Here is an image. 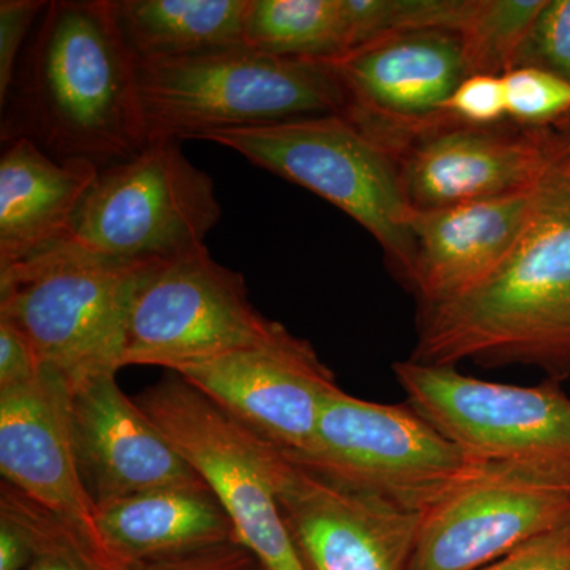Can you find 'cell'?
Instances as JSON below:
<instances>
[{"label": "cell", "mask_w": 570, "mask_h": 570, "mask_svg": "<svg viewBox=\"0 0 570 570\" xmlns=\"http://www.w3.org/2000/svg\"><path fill=\"white\" fill-rule=\"evenodd\" d=\"M2 107V142L28 138L52 159L99 170L148 145L137 66L111 0H52Z\"/></svg>", "instance_id": "obj_1"}, {"label": "cell", "mask_w": 570, "mask_h": 570, "mask_svg": "<svg viewBox=\"0 0 570 570\" xmlns=\"http://www.w3.org/2000/svg\"><path fill=\"white\" fill-rule=\"evenodd\" d=\"M412 362L535 366L570 377V181L540 184L530 219L505 261L466 294L419 307Z\"/></svg>", "instance_id": "obj_2"}, {"label": "cell", "mask_w": 570, "mask_h": 570, "mask_svg": "<svg viewBox=\"0 0 570 570\" xmlns=\"http://www.w3.org/2000/svg\"><path fill=\"white\" fill-rule=\"evenodd\" d=\"M135 66L149 140H200L220 130L347 112L332 62L238 47Z\"/></svg>", "instance_id": "obj_3"}, {"label": "cell", "mask_w": 570, "mask_h": 570, "mask_svg": "<svg viewBox=\"0 0 570 570\" xmlns=\"http://www.w3.org/2000/svg\"><path fill=\"white\" fill-rule=\"evenodd\" d=\"M151 264L108 261L69 239L0 269V321L69 387L118 374L135 294Z\"/></svg>", "instance_id": "obj_4"}, {"label": "cell", "mask_w": 570, "mask_h": 570, "mask_svg": "<svg viewBox=\"0 0 570 570\" xmlns=\"http://www.w3.org/2000/svg\"><path fill=\"white\" fill-rule=\"evenodd\" d=\"M249 163L306 187L365 227L406 283L414 236L400 157L344 115L204 135Z\"/></svg>", "instance_id": "obj_5"}, {"label": "cell", "mask_w": 570, "mask_h": 570, "mask_svg": "<svg viewBox=\"0 0 570 570\" xmlns=\"http://www.w3.org/2000/svg\"><path fill=\"white\" fill-rule=\"evenodd\" d=\"M287 456L330 482L419 513L487 463L469 455L407 401L374 403L341 387L326 396L306 450Z\"/></svg>", "instance_id": "obj_6"}, {"label": "cell", "mask_w": 570, "mask_h": 570, "mask_svg": "<svg viewBox=\"0 0 570 570\" xmlns=\"http://www.w3.org/2000/svg\"><path fill=\"white\" fill-rule=\"evenodd\" d=\"M220 214L212 176L184 156L176 138H154L100 170L70 242L124 264L165 261L204 245Z\"/></svg>", "instance_id": "obj_7"}, {"label": "cell", "mask_w": 570, "mask_h": 570, "mask_svg": "<svg viewBox=\"0 0 570 570\" xmlns=\"http://www.w3.org/2000/svg\"><path fill=\"white\" fill-rule=\"evenodd\" d=\"M134 400L204 480L235 524L238 542L266 570H306L277 505L275 445L168 371Z\"/></svg>", "instance_id": "obj_8"}, {"label": "cell", "mask_w": 570, "mask_h": 570, "mask_svg": "<svg viewBox=\"0 0 570 570\" xmlns=\"http://www.w3.org/2000/svg\"><path fill=\"white\" fill-rule=\"evenodd\" d=\"M283 328L255 309L242 273L217 264L200 245L146 269L130 309L124 367L174 373L266 343Z\"/></svg>", "instance_id": "obj_9"}, {"label": "cell", "mask_w": 570, "mask_h": 570, "mask_svg": "<svg viewBox=\"0 0 570 570\" xmlns=\"http://www.w3.org/2000/svg\"><path fill=\"white\" fill-rule=\"evenodd\" d=\"M393 374L407 403L474 459L535 464L570 478V397L560 382L501 384L412 360L396 362Z\"/></svg>", "instance_id": "obj_10"}, {"label": "cell", "mask_w": 570, "mask_h": 570, "mask_svg": "<svg viewBox=\"0 0 570 570\" xmlns=\"http://www.w3.org/2000/svg\"><path fill=\"white\" fill-rule=\"evenodd\" d=\"M570 521V478L489 461L422 513L409 570H480Z\"/></svg>", "instance_id": "obj_11"}, {"label": "cell", "mask_w": 570, "mask_h": 570, "mask_svg": "<svg viewBox=\"0 0 570 570\" xmlns=\"http://www.w3.org/2000/svg\"><path fill=\"white\" fill-rule=\"evenodd\" d=\"M347 116L400 157L420 135L456 122L445 104L468 77L459 33L404 31L333 61Z\"/></svg>", "instance_id": "obj_12"}, {"label": "cell", "mask_w": 570, "mask_h": 570, "mask_svg": "<svg viewBox=\"0 0 570 570\" xmlns=\"http://www.w3.org/2000/svg\"><path fill=\"white\" fill-rule=\"evenodd\" d=\"M273 487L306 570H409L422 513L299 466L276 448Z\"/></svg>", "instance_id": "obj_13"}, {"label": "cell", "mask_w": 570, "mask_h": 570, "mask_svg": "<svg viewBox=\"0 0 570 570\" xmlns=\"http://www.w3.org/2000/svg\"><path fill=\"white\" fill-rule=\"evenodd\" d=\"M174 373L287 455L306 450L326 396L340 387L311 343L285 326L266 343Z\"/></svg>", "instance_id": "obj_14"}, {"label": "cell", "mask_w": 570, "mask_h": 570, "mask_svg": "<svg viewBox=\"0 0 570 570\" xmlns=\"http://www.w3.org/2000/svg\"><path fill=\"white\" fill-rule=\"evenodd\" d=\"M67 403L66 381L47 367L28 384L0 389L2 482L58 517L110 568L129 570L100 535L97 508L75 459Z\"/></svg>", "instance_id": "obj_15"}, {"label": "cell", "mask_w": 570, "mask_h": 570, "mask_svg": "<svg viewBox=\"0 0 570 570\" xmlns=\"http://www.w3.org/2000/svg\"><path fill=\"white\" fill-rule=\"evenodd\" d=\"M558 168L547 129L450 122L420 135L401 156L412 209L531 193Z\"/></svg>", "instance_id": "obj_16"}, {"label": "cell", "mask_w": 570, "mask_h": 570, "mask_svg": "<svg viewBox=\"0 0 570 570\" xmlns=\"http://www.w3.org/2000/svg\"><path fill=\"white\" fill-rule=\"evenodd\" d=\"M67 419L78 471L96 508L146 491L205 483L122 392L116 374L69 387Z\"/></svg>", "instance_id": "obj_17"}, {"label": "cell", "mask_w": 570, "mask_h": 570, "mask_svg": "<svg viewBox=\"0 0 570 570\" xmlns=\"http://www.w3.org/2000/svg\"><path fill=\"white\" fill-rule=\"evenodd\" d=\"M538 189L414 209V261L404 285L417 298L419 307L449 302L489 277L519 242Z\"/></svg>", "instance_id": "obj_18"}, {"label": "cell", "mask_w": 570, "mask_h": 570, "mask_svg": "<svg viewBox=\"0 0 570 570\" xmlns=\"http://www.w3.org/2000/svg\"><path fill=\"white\" fill-rule=\"evenodd\" d=\"M100 170L52 159L28 138L3 142L0 156V269L69 242Z\"/></svg>", "instance_id": "obj_19"}, {"label": "cell", "mask_w": 570, "mask_h": 570, "mask_svg": "<svg viewBox=\"0 0 570 570\" xmlns=\"http://www.w3.org/2000/svg\"><path fill=\"white\" fill-rule=\"evenodd\" d=\"M97 524L105 546L126 568L238 542L235 524L205 483L105 502L97 505Z\"/></svg>", "instance_id": "obj_20"}, {"label": "cell", "mask_w": 570, "mask_h": 570, "mask_svg": "<svg viewBox=\"0 0 570 570\" xmlns=\"http://www.w3.org/2000/svg\"><path fill=\"white\" fill-rule=\"evenodd\" d=\"M249 7L250 0H111L135 61L246 47Z\"/></svg>", "instance_id": "obj_21"}, {"label": "cell", "mask_w": 570, "mask_h": 570, "mask_svg": "<svg viewBox=\"0 0 570 570\" xmlns=\"http://www.w3.org/2000/svg\"><path fill=\"white\" fill-rule=\"evenodd\" d=\"M246 47L333 62L355 50L347 0H250Z\"/></svg>", "instance_id": "obj_22"}, {"label": "cell", "mask_w": 570, "mask_h": 570, "mask_svg": "<svg viewBox=\"0 0 570 570\" xmlns=\"http://www.w3.org/2000/svg\"><path fill=\"white\" fill-rule=\"evenodd\" d=\"M546 0H474L459 36L468 75L504 77Z\"/></svg>", "instance_id": "obj_23"}, {"label": "cell", "mask_w": 570, "mask_h": 570, "mask_svg": "<svg viewBox=\"0 0 570 570\" xmlns=\"http://www.w3.org/2000/svg\"><path fill=\"white\" fill-rule=\"evenodd\" d=\"M0 510L20 521L32 540L36 558L26 570H115L58 517L6 482L0 487Z\"/></svg>", "instance_id": "obj_24"}, {"label": "cell", "mask_w": 570, "mask_h": 570, "mask_svg": "<svg viewBox=\"0 0 570 570\" xmlns=\"http://www.w3.org/2000/svg\"><path fill=\"white\" fill-rule=\"evenodd\" d=\"M508 119L524 129H550L570 118V81L535 67L504 75Z\"/></svg>", "instance_id": "obj_25"}, {"label": "cell", "mask_w": 570, "mask_h": 570, "mask_svg": "<svg viewBox=\"0 0 570 570\" xmlns=\"http://www.w3.org/2000/svg\"><path fill=\"white\" fill-rule=\"evenodd\" d=\"M519 67H535L570 81V0H546L521 47Z\"/></svg>", "instance_id": "obj_26"}, {"label": "cell", "mask_w": 570, "mask_h": 570, "mask_svg": "<svg viewBox=\"0 0 570 570\" xmlns=\"http://www.w3.org/2000/svg\"><path fill=\"white\" fill-rule=\"evenodd\" d=\"M450 118L466 126L489 127L508 119L504 78L468 75L445 104Z\"/></svg>", "instance_id": "obj_27"}, {"label": "cell", "mask_w": 570, "mask_h": 570, "mask_svg": "<svg viewBox=\"0 0 570 570\" xmlns=\"http://www.w3.org/2000/svg\"><path fill=\"white\" fill-rule=\"evenodd\" d=\"M47 6L43 0L0 2V105L6 102L13 85L28 33Z\"/></svg>", "instance_id": "obj_28"}, {"label": "cell", "mask_w": 570, "mask_h": 570, "mask_svg": "<svg viewBox=\"0 0 570 570\" xmlns=\"http://www.w3.org/2000/svg\"><path fill=\"white\" fill-rule=\"evenodd\" d=\"M480 570H570V521Z\"/></svg>", "instance_id": "obj_29"}, {"label": "cell", "mask_w": 570, "mask_h": 570, "mask_svg": "<svg viewBox=\"0 0 570 570\" xmlns=\"http://www.w3.org/2000/svg\"><path fill=\"white\" fill-rule=\"evenodd\" d=\"M129 570H266L242 543L232 542L213 549L190 551L175 557L137 562Z\"/></svg>", "instance_id": "obj_30"}, {"label": "cell", "mask_w": 570, "mask_h": 570, "mask_svg": "<svg viewBox=\"0 0 570 570\" xmlns=\"http://www.w3.org/2000/svg\"><path fill=\"white\" fill-rule=\"evenodd\" d=\"M41 366L26 337L14 326L0 321V389L28 384Z\"/></svg>", "instance_id": "obj_31"}, {"label": "cell", "mask_w": 570, "mask_h": 570, "mask_svg": "<svg viewBox=\"0 0 570 570\" xmlns=\"http://www.w3.org/2000/svg\"><path fill=\"white\" fill-rule=\"evenodd\" d=\"M36 558L32 540L24 527L0 510V570H26Z\"/></svg>", "instance_id": "obj_32"}, {"label": "cell", "mask_w": 570, "mask_h": 570, "mask_svg": "<svg viewBox=\"0 0 570 570\" xmlns=\"http://www.w3.org/2000/svg\"><path fill=\"white\" fill-rule=\"evenodd\" d=\"M551 140L554 142V153L558 157V167L570 160V118L549 129Z\"/></svg>", "instance_id": "obj_33"}, {"label": "cell", "mask_w": 570, "mask_h": 570, "mask_svg": "<svg viewBox=\"0 0 570 570\" xmlns=\"http://www.w3.org/2000/svg\"><path fill=\"white\" fill-rule=\"evenodd\" d=\"M557 170L560 171V174L564 176L568 181H570V160H568V163L561 164Z\"/></svg>", "instance_id": "obj_34"}]
</instances>
